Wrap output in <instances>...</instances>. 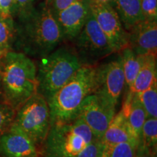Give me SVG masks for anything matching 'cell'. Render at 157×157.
Instances as JSON below:
<instances>
[{
  "label": "cell",
  "mask_w": 157,
  "mask_h": 157,
  "mask_svg": "<svg viewBox=\"0 0 157 157\" xmlns=\"http://www.w3.org/2000/svg\"><path fill=\"white\" fill-rule=\"evenodd\" d=\"M37 67V93L48 101L83 65L74 50L61 47L40 58Z\"/></svg>",
  "instance_id": "cell-5"
},
{
  "label": "cell",
  "mask_w": 157,
  "mask_h": 157,
  "mask_svg": "<svg viewBox=\"0 0 157 157\" xmlns=\"http://www.w3.org/2000/svg\"><path fill=\"white\" fill-rule=\"evenodd\" d=\"M16 38V25L13 17L0 15V50L3 54L13 50Z\"/></svg>",
  "instance_id": "cell-19"
},
{
  "label": "cell",
  "mask_w": 157,
  "mask_h": 157,
  "mask_svg": "<svg viewBox=\"0 0 157 157\" xmlns=\"http://www.w3.org/2000/svg\"><path fill=\"white\" fill-rule=\"evenodd\" d=\"M102 157H109L117 145L124 142L137 143L132 140L127 130L126 119L122 110L117 113L101 139Z\"/></svg>",
  "instance_id": "cell-14"
},
{
  "label": "cell",
  "mask_w": 157,
  "mask_h": 157,
  "mask_svg": "<svg viewBox=\"0 0 157 157\" xmlns=\"http://www.w3.org/2000/svg\"><path fill=\"white\" fill-rule=\"evenodd\" d=\"M137 95L147 118H157V82Z\"/></svg>",
  "instance_id": "cell-20"
},
{
  "label": "cell",
  "mask_w": 157,
  "mask_h": 157,
  "mask_svg": "<svg viewBox=\"0 0 157 157\" xmlns=\"http://www.w3.org/2000/svg\"><path fill=\"white\" fill-rule=\"evenodd\" d=\"M137 145L132 141L121 143L113 149L109 157H134Z\"/></svg>",
  "instance_id": "cell-24"
},
{
  "label": "cell",
  "mask_w": 157,
  "mask_h": 157,
  "mask_svg": "<svg viewBox=\"0 0 157 157\" xmlns=\"http://www.w3.org/2000/svg\"><path fill=\"white\" fill-rule=\"evenodd\" d=\"M121 110L124 113L127 130L132 140L140 142L141 129L146 119V113L136 93L129 92Z\"/></svg>",
  "instance_id": "cell-15"
},
{
  "label": "cell",
  "mask_w": 157,
  "mask_h": 157,
  "mask_svg": "<svg viewBox=\"0 0 157 157\" xmlns=\"http://www.w3.org/2000/svg\"><path fill=\"white\" fill-rule=\"evenodd\" d=\"M76 0H44V5L52 12L55 17L60 11L66 8L68 6Z\"/></svg>",
  "instance_id": "cell-27"
},
{
  "label": "cell",
  "mask_w": 157,
  "mask_h": 157,
  "mask_svg": "<svg viewBox=\"0 0 157 157\" xmlns=\"http://www.w3.org/2000/svg\"><path fill=\"white\" fill-rule=\"evenodd\" d=\"M91 2L96 4H103V5H112L113 0H90Z\"/></svg>",
  "instance_id": "cell-30"
},
{
  "label": "cell",
  "mask_w": 157,
  "mask_h": 157,
  "mask_svg": "<svg viewBox=\"0 0 157 157\" xmlns=\"http://www.w3.org/2000/svg\"><path fill=\"white\" fill-rule=\"evenodd\" d=\"M2 102H5V101H4L2 85V78H1V74H0V103H2Z\"/></svg>",
  "instance_id": "cell-31"
},
{
  "label": "cell",
  "mask_w": 157,
  "mask_h": 157,
  "mask_svg": "<svg viewBox=\"0 0 157 157\" xmlns=\"http://www.w3.org/2000/svg\"><path fill=\"white\" fill-rule=\"evenodd\" d=\"M128 47L138 56L156 55L157 21H143L129 29Z\"/></svg>",
  "instance_id": "cell-13"
},
{
  "label": "cell",
  "mask_w": 157,
  "mask_h": 157,
  "mask_svg": "<svg viewBox=\"0 0 157 157\" xmlns=\"http://www.w3.org/2000/svg\"><path fill=\"white\" fill-rule=\"evenodd\" d=\"M13 123L41 148L51 126L47 100L36 93L16 110Z\"/></svg>",
  "instance_id": "cell-6"
},
{
  "label": "cell",
  "mask_w": 157,
  "mask_h": 157,
  "mask_svg": "<svg viewBox=\"0 0 157 157\" xmlns=\"http://www.w3.org/2000/svg\"><path fill=\"white\" fill-rule=\"evenodd\" d=\"M125 87L120 56L97 67L93 94L110 109L116 111Z\"/></svg>",
  "instance_id": "cell-8"
},
{
  "label": "cell",
  "mask_w": 157,
  "mask_h": 157,
  "mask_svg": "<svg viewBox=\"0 0 157 157\" xmlns=\"http://www.w3.org/2000/svg\"><path fill=\"white\" fill-rule=\"evenodd\" d=\"M90 9L115 52H120L128 46V31L124 28L119 15L112 6L96 4L90 1Z\"/></svg>",
  "instance_id": "cell-9"
},
{
  "label": "cell",
  "mask_w": 157,
  "mask_h": 157,
  "mask_svg": "<svg viewBox=\"0 0 157 157\" xmlns=\"http://www.w3.org/2000/svg\"><path fill=\"white\" fill-rule=\"evenodd\" d=\"M77 157H102L101 140L95 139L78 154Z\"/></svg>",
  "instance_id": "cell-26"
},
{
  "label": "cell",
  "mask_w": 157,
  "mask_h": 157,
  "mask_svg": "<svg viewBox=\"0 0 157 157\" xmlns=\"http://www.w3.org/2000/svg\"><path fill=\"white\" fill-rule=\"evenodd\" d=\"M97 139L84 121L76 117L51 124L40 148L42 157H77L92 141Z\"/></svg>",
  "instance_id": "cell-4"
},
{
  "label": "cell",
  "mask_w": 157,
  "mask_h": 157,
  "mask_svg": "<svg viewBox=\"0 0 157 157\" xmlns=\"http://www.w3.org/2000/svg\"><path fill=\"white\" fill-rule=\"evenodd\" d=\"M40 157H42V156H40Z\"/></svg>",
  "instance_id": "cell-34"
},
{
  "label": "cell",
  "mask_w": 157,
  "mask_h": 157,
  "mask_svg": "<svg viewBox=\"0 0 157 157\" xmlns=\"http://www.w3.org/2000/svg\"><path fill=\"white\" fill-rule=\"evenodd\" d=\"M40 156V148L14 123L0 136V157Z\"/></svg>",
  "instance_id": "cell-11"
},
{
  "label": "cell",
  "mask_w": 157,
  "mask_h": 157,
  "mask_svg": "<svg viewBox=\"0 0 157 157\" xmlns=\"http://www.w3.org/2000/svg\"><path fill=\"white\" fill-rule=\"evenodd\" d=\"M141 13L147 21H157V0H140Z\"/></svg>",
  "instance_id": "cell-25"
},
{
  "label": "cell",
  "mask_w": 157,
  "mask_h": 157,
  "mask_svg": "<svg viewBox=\"0 0 157 157\" xmlns=\"http://www.w3.org/2000/svg\"><path fill=\"white\" fill-rule=\"evenodd\" d=\"M111 6L117 12L127 31L144 21L141 13L140 0H113Z\"/></svg>",
  "instance_id": "cell-17"
},
{
  "label": "cell",
  "mask_w": 157,
  "mask_h": 157,
  "mask_svg": "<svg viewBox=\"0 0 157 157\" xmlns=\"http://www.w3.org/2000/svg\"><path fill=\"white\" fill-rule=\"evenodd\" d=\"M0 13H1V8H0Z\"/></svg>",
  "instance_id": "cell-33"
},
{
  "label": "cell",
  "mask_w": 157,
  "mask_h": 157,
  "mask_svg": "<svg viewBox=\"0 0 157 157\" xmlns=\"http://www.w3.org/2000/svg\"><path fill=\"white\" fill-rule=\"evenodd\" d=\"M63 40L58 21L44 3L16 25L15 44L25 55L42 58L56 50Z\"/></svg>",
  "instance_id": "cell-1"
},
{
  "label": "cell",
  "mask_w": 157,
  "mask_h": 157,
  "mask_svg": "<svg viewBox=\"0 0 157 157\" xmlns=\"http://www.w3.org/2000/svg\"><path fill=\"white\" fill-rule=\"evenodd\" d=\"M153 151L157 149V118H146L141 129L140 142Z\"/></svg>",
  "instance_id": "cell-21"
},
{
  "label": "cell",
  "mask_w": 157,
  "mask_h": 157,
  "mask_svg": "<svg viewBox=\"0 0 157 157\" xmlns=\"http://www.w3.org/2000/svg\"><path fill=\"white\" fill-rule=\"evenodd\" d=\"M4 101L15 110L37 93V66L22 52L9 51L0 60Z\"/></svg>",
  "instance_id": "cell-2"
},
{
  "label": "cell",
  "mask_w": 157,
  "mask_h": 157,
  "mask_svg": "<svg viewBox=\"0 0 157 157\" xmlns=\"http://www.w3.org/2000/svg\"><path fill=\"white\" fill-rule=\"evenodd\" d=\"M16 110L5 102L0 103V136L8 129L13 121Z\"/></svg>",
  "instance_id": "cell-23"
},
{
  "label": "cell",
  "mask_w": 157,
  "mask_h": 157,
  "mask_svg": "<svg viewBox=\"0 0 157 157\" xmlns=\"http://www.w3.org/2000/svg\"><path fill=\"white\" fill-rule=\"evenodd\" d=\"M140 67L132 86L129 89L132 93L138 94L157 82L156 55L147 54L139 56Z\"/></svg>",
  "instance_id": "cell-16"
},
{
  "label": "cell",
  "mask_w": 157,
  "mask_h": 157,
  "mask_svg": "<svg viewBox=\"0 0 157 157\" xmlns=\"http://www.w3.org/2000/svg\"><path fill=\"white\" fill-rule=\"evenodd\" d=\"M97 66L83 65L48 101L51 124L76 119L84 100L93 93Z\"/></svg>",
  "instance_id": "cell-3"
},
{
  "label": "cell",
  "mask_w": 157,
  "mask_h": 157,
  "mask_svg": "<svg viewBox=\"0 0 157 157\" xmlns=\"http://www.w3.org/2000/svg\"><path fill=\"white\" fill-rule=\"evenodd\" d=\"M37 0H13L12 17H16L19 21H23L36 8Z\"/></svg>",
  "instance_id": "cell-22"
},
{
  "label": "cell",
  "mask_w": 157,
  "mask_h": 157,
  "mask_svg": "<svg viewBox=\"0 0 157 157\" xmlns=\"http://www.w3.org/2000/svg\"><path fill=\"white\" fill-rule=\"evenodd\" d=\"M13 5V0H0V8L2 16L7 17H12L11 12Z\"/></svg>",
  "instance_id": "cell-29"
},
{
  "label": "cell",
  "mask_w": 157,
  "mask_h": 157,
  "mask_svg": "<svg viewBox=\"0 0 157 157\" xmlns=\"http://www.w3.org/2000/svg\"><path fill=\"white\" fill-rule=\"evenodd\" d=\"M119 52L122 62L123 71L124 74L125 85L129 90L132 86L140 67V60L138 55L135 54L129 47L122 49Z\"/></svg>",
  "instance_id": "cell-18"
},
{
  "label": "cell",
  "mask_w": 157,
  "mask_h": 157,
  "mask_svg": "<svg viewBox=\"0 0 157 157\" xmlns=\"http://www.w3.org/2000/svg\"><path fill=\"white\" fill-rule=\"evenodd\" d=\"M134 157H156V152L153 151L151 148L139 143L137 145Z\"/></svg>",
  "instance_id": "cell-28"
},
{
  "label": "cell",
  "mask_w": 157,
  "mask_h": 157,
  "mask_svg": "<svg viewBox=\"0 0 157 157\" xmlns=\"http://www.w3.org/2000/svg\"><path fill=\"white\" fill-rule=\"evenodd\" d=\"M115 115L116 111L92 93L82 103L77 117L84 121L96 138L101 140Z\"/></svg>",
  "instance_id": "cell-10"
},
{
  "label": "cell",
  "mask_w": 157,
  "mask_h": 157,
  "mask_svg": "<svg viewBox=\"0 0 157 157\" xmlns=\"http://www.w3.org/2000/svg\"><path fill=\"white\" fill-rule=\"evenodd\" d=\"M90 0H76L60 11L56 18L61 29L63 39L74 41L89 15Z\"/></svg>",
  "instance_id": "cell-12"
},
{
  "label": "cell",
  "mask_w": 157,
  "mask_h": 157,
  "mask_svg": "<svg viewBox=\"0 0 157 157\" xmlns=\"http://www.w3.org/2000/svg\"><path fill=\"white\" fill-rule=\"evenodd\" d=\"M3 56H4V54L2 53V52L0 50V60H1V59H2V58Z\"/></svg>",
  "instance_id": "cell-32"
},
{
  "label": "cell",
  "mask_w": 157,
  "mask_h": 157,
  "mask_svg": "<svg viewBox=\"0 0 157 157\" xmlns=\"http://www.w3.org/2000/svg\"><path fill=\"white\" fill-rule=\"evenodd\" d=\"M74 41V51L82 65L96 66L98 61L115 52L91 10Z\"/></svg>",
  "instance_id": "cell-7"
}]
</instances>
